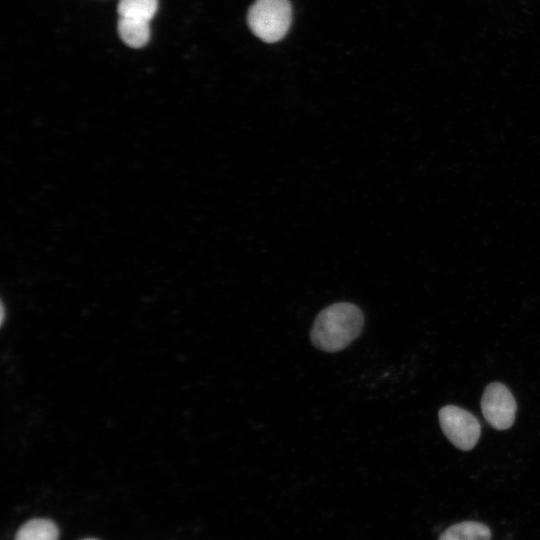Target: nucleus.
I'll return each mask as SVG.
<instances>
[{"label":"nucleus","instance_id":"nucleus-1","mask_svg":"<svg viewBox=\"0 0 540 540\" xmlns=\"http://www.w3.org/2000/svg\"><path fill=\"white\" fill-rule=\"evenodd\" d=\"M364 316L358 306L339 302L323 309L311 329V341L315 347L326 352L346 348L362 331Z\"/></svg>","mask_w":540,"mask_h":540},{"label":"nucleus","instance_id":"nucleus-2","mask_svg":"<svg viewBox=\"0 0 540 540\" xmlns=\"http://www.w3.org/2000/svg\"><path fill=\"white\" fill-rule=\"evenodd\" d=\"M291 18L288 0H255L248 11L247 22L254 35L264 42L273 43L285 36Z\"/></svg>","mask_w":540,"mask_h":540},{"label":"nucleus","instance_id":"nucleus-3","mask_svg":"<svg viewBox=\"0 0 540 540\" xmlns=\"http://www.w3.org/2000/svg\"><path fill=\"white\" fill-rule=\"evenodd\" d=\"M439 421L446 437L459 449H472L480 437L477 418L458 406H444L439 411Z\"/></svg>","mask_w":540,"mask_h":540},{"label":"nucleus","instance_id":"nucleus-4","mask_svg":"<svg viewBox=\"0 0 540 540\" xmlns=\"http://www.w3.org/2000/svg\"><path fill=\"white\" fill-rule=\"evenodd\" d=\"M516 407L513 395L503 384L491 383L485 388L481 409L486 421L495 429L505 430L512 426Z\"/></svg>","mask_w":540,"mask_h":540},{"label":"nucleus","instance_id":"nucleus-5","mask_svg":"<svg viewBox=\"0 0 540 540\" xmlns=\"http://www.w3.org/2000/svg\"><path fill=\"white\" fill-rule=\"evenodd\" d=\"M150 21L119 17L118 33L128 46L140 48L146 45L150 38Z\"/></svg>","mask_w":540,"mask_h":540},{"label":"nucleus","instance_id":"nucleus-6","mask_svg":"<svg viewBox=\"0 0 540 540\" xmlns=\"http://www.w3.org/2000/svg\"><path fill=\"white\" fill-rule=\"evenodd\" d=\"M438 540H491V532L480 522L464 521L447 528Z\"/></svg>","mask_w":540,"mask_h":540},{"label":"nucleus","instance_id":"nucleus-7","mask_svg":"<svg viewBox=\"0 0 540 540\" xmlns=\"http://www.w3.org/2000/svg\"><path fill=\"white\" fill-rule=\"evenodd\" d=\"M58 528L50 520L33 519L16 533L15 540H58Z\"/></svg>","mask_w":540,"mask_h":540},{"label":"nucleus","instance_id":"nucleus-8","mask_svg":"<svg viewBox=\"0 0 540 540\" xmlns=\"http://www.w3.org/2000/svg\"><path fill=\"white\" fill-rule=\"evenodd\" d=\"M157 8V0H120L118 13L120 17L150 21L155 15Z\"/></svg>","mask_w":540,"mask_h":540},{"label":"nucleus","instance_id":"nucleus-9","mask_svg":"<svg viewBox=\"0 0 540 540\" xmlns=\"http://www.w3.org/2000/svg\"><path fill=\"white\" fill-rule=\"evenodd\" d=\"M84 540H95V539H84Z\"/></svg>","mask_w":540,"mask_h":540}]
</instances>
